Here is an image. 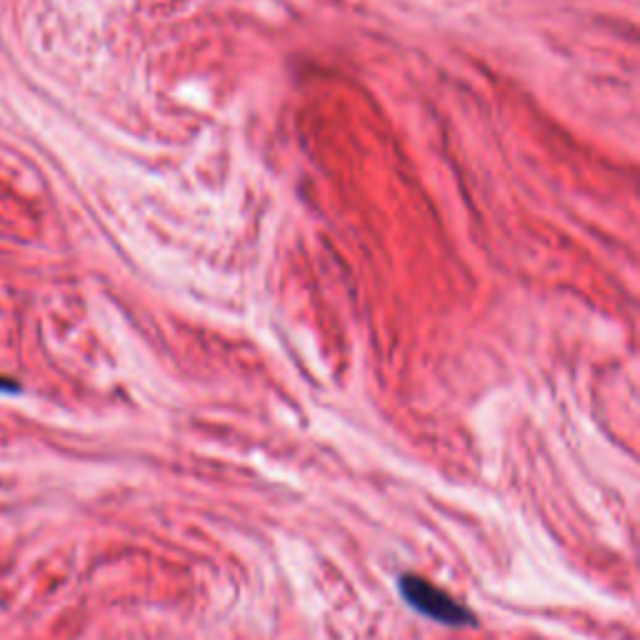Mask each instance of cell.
Masks as SVG:
<instances>
[{
  "instance_id": "obj_1",
  "label": "cell",
  "mask_w": 640,
  "mask_h": 640,
  "mask_svg": "<svg viewBox=\"0 0 640 640\" xmlns=\"http://www.w3.org/2000/svg\"><path fill=\"white\" fill-rule=\"evenodd\" d=\"M398 590L410 608L418 610V613L425 615V618L435 620V623L450 625V628L475 625V615L470 613L463 603L450 598L445 590H440L438 585L428 583L425 578H418V575H403L398 583Z\"/></svg>"
},
{
  "instance_id": "obj_2",
  "label": "cell",
  "mask_w": 640,
  "mask_h": 640,
  "mask_svg": "<svg viewBox=\"0 0 640 640\" xmlns=\"http://www.w3.org/2000/svg\"><path fill=\"white\" fill-rule=\"evenodd\" d=\"M0 385H3V388H10V383H8V380H0Z\"/></svg>"
}]
</instances>
